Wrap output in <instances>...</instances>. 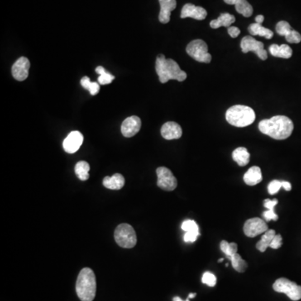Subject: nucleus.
<instances>
[{"label": "nucleus", "instance_id": "obj_29", "mask_svg": "<svg viewBox=\"0 0 301 301\" xmlns=\"http://www.w3.org/2000/svg\"><path fill=\"white\" fill-rule=\"evenodd\" d=\"M96 72L100 74L99 78H98V82H99L100 85L111 84V82H113V80L115 79V77L110 74L109 72H106V69L104 67H97L96 69Z\"/></svg>", "mask_w": 301, "mask_h": 301}, {"label": "nucleus", "instance_id": "obj_30", "mask_svg": "<svg viewBox=\"0 0 301 301\" xmlns=\"http://www.w3.org/2000/svg\"><path fill=\"white\" fill-rule=\"evenodd\" d=\"M292 30L291 26L286 21H279L276 25V32L281 36H286Z\"/></svg>", "mask_w": 301, "mask_h": 301}, {"label": "nucleus", "instance_id": "obj_10", "mask_svg": "<svg viewBox=\"0 0 301 301\" xmlns=\"http://www.w3.org/2000/svg\"><path fill=\"white\" fill-rule=\"evenodd\" d=\"M269 230L266 221L259 218L253 217L248 219L244 226V233L247 237L254 238L259 235L264 234Z\"/></svg>", "mask_w": 301, "mask_h": 301}, {"label": "nucleus", "instance_id": "obj_14", "mask_svg": "<svg viewBox=\"0 0 301 301\" xmlns=\"http://www.w3.org/2000/svg\"><path fill=\"white\" fill-rule=\"evenodd\" d=\"M207 10L203 8L196 6L193 4H187L181 11V18H193L194 20H203L207 17Z\"/></svg>", "mask_w": 301, "mask_h": 301}, {"label": "nucleus", "instance_id": "obj_6", "mask_svg": "<svg viewBox=\"0 0 301 301\" xmlns=\"http://www.w3.org/2000/svg\"><path fill=\"white\" fill-rule=\"evenodd\" d=\"M186 51L196 61L208 64L212 60V55L208 53V47L203 40H193L188 44Z\"/></svg>", "mask_w": 301, "mask_h": 301}, {"label": "nucleus", "instance_id": "obj_21", "mask_svg": "<svg viewBox=\"0 0 301 301\" xmlns=\"http://www.w3.org/2000/svg\"><path fill=\"white\" fill-rule=\"evenodd\" d=\"M235 22V17L229 13H223L219 15L217 20L210 22V27L212 29H218L220 27H230V25Z\"/></svg>", "mask_w": 301, "mask_h": 301}, {"label": "nucleus", "instance_id": "obj_11", "mask_svg": "<svg viewBox=\"0 0 301 301\" xmlns=\"http://www.w3.org/2000/svg\"><path fill=\"white\" fill-rule=\"evenodd\" d=\"M30 62L26 57H20L15 62L12 66V74L15 80L24 82L29 77Z\"/></svg>", "mask_w": 301, "mask_h": 301}, {"label": "nucleus", "instance_id": "obj_44", "mask_svg": "<svg viewBox=\"0 0 301 301\" xmlns=\"http://www.w3.org/2000/svg\"><path fill=\"white\" fill-rule=\"evenodd\" d=\"M222 261H223V259H222H222H220L219 260H218V262H219V263H221V262H222Z\"/></svg>", "mask_w": 301, "mask_h": 301}, {"label": "nucleus", "instance_id": "obj_34", "mask_svg": "<svg viewBox=\"0 0 301 301\" xmlns=\"http://www.w3.org/2000/svg\"><path fill=\"white\" fill-rule=\"evenodd\" d=\"M282 188V181L274 180L269 183L268 185V192L270 195H274L275 193H278L280 188Z\"/></svg>", "mask_w": 301, "mask_h": 301}, {"label": "nucleus", "instance_id": "obj_27", "mask_svg": "<svg viewBox=\"0 0 301 301\" xmlns=\"http://www.w3.org/2000/svg\"><path fill=\"white\" fill-rule=\"evenodd\" d=\"M230 261L232 263V266L236 271L243 273L245 272L248 268V264L245 260L242 259V257L240 256V254H235L234 256L231 257L230 259Z\"/></svg>", "mask_w": 301, "mask_h": 301}, {"label": "nucleus", "instance_id": "obj_36", "mask_svg": "<svg viewBox=\"0 0 301 301\" xmlns=\"http://www.w3.org/2000/svg\"><path fill=\"white\" fill-rule=\"evenodd\" d=\"M263 217H264L266 222H269V221H272V220L277 221V220L279 219V217H278V215L274 212V210H267V211H265L263 213Z\"/></svg>", "mask_w": 301, "mask_h": 301}, {"label": "nucleus", "instance_id": "obj_28", "mask_svg": "<svg viewBox=\"0 0 301 301\" xmlns=\"http://www.w3.org/2000/svg\"><path fill=\"white\" fill-rule=\"evenodd\" d=\"M81 85L85 89L88 90L92 96L98 94L100 91V84L97 82H92L89 77H84L81 81Z\"/></svg>", "mask_w": 301, "mask_h": 301}, {"label": "nucleus", "instance_id": "obj_18", "mask_svg": "<svg viewBox=\"0 0 301 301\" xmlns=\"http://www.w3.org/2000/svg\"><path fill=\"white\" fill-rule=\"evenodd\" d=\"M105 188L111 190H120L125 185V178L120 173H115L112 177H106L103 179Z\"/></svg>", "mask_w": 301, "mask_h": 301}, {"label": "nucleus", "instance_id": "obj_41", "mask_svg": "<svg viewBox=\"0 0 301 301\" xmlns=\"http://www.w3.org/2000/svg\"><path fill=\"white\" fill-rule=\"evenodd\" d=\"M264 17L263 15H258L256 18H255V21L258 24H260L262 25V23L264 22Z\"/></svg>", "mask_w": 301, "mask_h": 301}, {"label": "nucleus", "instance_id": "obj_15", "mask_svg": "<svg viewBox=\"0 0 301 301\" xmlns=\"http://www.w3.org/2000/svg\"><path fill=\"white\" fill-rule=\"evenodd\" d=\"M161 134L166 140H174L180 138L183 135V130L177 122L168 121L162 126Z\"/></svg>", "mask_w": 301, "mask_h": 301}, {"label": "nucleus", "instance_id": "obj_12", "mask_svg": "<svg viewBox=\"0 0 301 301\" xmlns=\"http://www.w3.org/2000/svg\"><path fill=\"white\" fill-rule=\"evenodd\" d=\"M83 141H84V136L80 131H71L67 136L66 138L64 139L63 147L67 153L73 154L79 150L83 143Z\"/></svg>", "mask_w": 301, "mask_h": 301}, {"label": "nucleus", "instance_id": "obj_22", "mask_svg": "<svg viewBox=\"0 0 301 301\" xmlns=\"http://www.w3.org/2000/svg\"><path fill=\"white\" fill-rule=\"evenodd\" d=\"M233 159L240 167H245L250 163V154L245 147H238L233 152Z\"/></svg>", "mask_w": 301, "mask_h": 301}, {"label": "nucleus", "instance_id": "obj_26", "mask_svg": "<svg viewBox=\"0 0 301 301\" xmlns=\"http://www.w3.org/2000/svg\"><path fill=\"white\" fill-rule=\"evenodd\" d=\"M220 250L230 259L238 253V245L236 243H229L226 240H222L220 243Z\"/></svg>", "mask_w": 301, "mask_h": 301}, {"label": "nucleus", "instance_id": "obj_25", "mask_svg": "<svg viewBox=\"0 0 301 301\" xmlns=\"http://www.w3.org/2000/svg\"><path fill=\"white\" fill-rule=\"evenodd\" d=\"M89 171V163L85 161H80L74 167V172L80 180L87 181L90 178Z\"/></svg>", "mask_w": 301, "mask_h": 301}, {"label": "nucleus", "instance_id": "obj_2", "mask_svg": "<svg viewBox=\"0 0 301 301\" xmlns=\"http://www.w3.org/2000/svg\"><path fill=\"white\" fill-rule=\"evenodd\" d=\"M156 71L161 83H167L170 80L184 82L187 73L181 69L179 64L172 59H166L165 55L160 54L156 59Z\"/></svg>", "mask_w": 301, "mask_h": 301}, {"label": "nucleus", "instance_id": "obj_9", "mask_svg": "<svg viewBox=\"0 0 301 301\" xmlns=\"http://www.w3.org/2000/svg\"><path fill=\"white\" fill-rule=\"evenodd\" d=\"M240 46H241L243 53L246 54L248 52H254L257 56L262 60H265L268 58L267 51L264 50V44L255 40L252 36H245L243 38L241 43H240Z\"/></svg>", "mask_w": 301, "mask_h": 301}, {"label": "nucleus", "instance_id": "obj_32", "mask_svg": "<svg viewBox=\"0 0 301 301\" xmlns=\"http://www.w3.org/2000/svg\"><path fill=\"white\" fill-rule=\"evenodd\" d=\"M182 230L185 232H192V231L199 232V227L194 220H185L182 224Z\"/></svg>", "mask_w": 301, "mask_h": 301}, {"label": "nucleus", "instance_id": "obj_39", "mask_svg": "<svg viewBox=\"0 0 301 301\" xmlns=\"http://www.w3.org/2000/svg\"><path fill=\"white\" fill-rule=\"evenodd\" d=\"M228 33L232 38H237L240 35V30L235 26H230L228 28Z\"/></svg>", "mask_w": 301, "mask_h": 301}, {"label": "nucleus", "instance_id": "obj_38", "mask_svg": "<svg viewBox=\"0 0 301 301\" xmlns=\"http://www.w3.org/2000/svg\"><path fill=\"white\" fill-rule=\"evenodd\" d=\"M278 204V200L277 199H265L264 202V207H266L268 210H274V207Z\"/></svg>", "mask_w": 301, "mask_h": 301}, {"label": "nucleus", "instance_id": "obj_23", "mask_svg": "<svg viewBox=\"0 0 301 301\" xmlns=\"http://www.w3.org/2000/svg\"><path fill=\"white\" fill-rule=\"evenodd\" d=\"M248 30L250 33V35H259L261 37L266 38L267 40H270L274 36L273 31L264 28V26H262V25L258 24V23L250 25L248 28Z\"/></svg>", "mask_w": 301, "mask_h": 301}, {"label": "nucleus", "instance_id": "obj_19", "mask_svg": "<svg viewBox=\"0 0 301 301\" xmlns=\"http://www.w3.org/2000/svg\"><path fill=\"white\" fill-rule=\"evenodd\" d=\"M262 179L263 177H262L261 169L257 166L250 168L244 176V181L249 186L257 185L259 183H261Z\"/></svg>", "mask_w": 301, "mask_h": 301}, {"label": "nucleus", "instance_id": "obj_5", "mask_svg": "<svg viewBox=\"0 0 301 301\" xmlns=\"http://www.w3.org/2000/svg\"><path fill=\"white\" fill-rule=\"evenodd\" d=\"M116 244L124 249H132L137 242L136 232L131 225L121 223L116 228L114 234Z\"/></svg>", "mask_w": 301, "mask_h": 301}, {"label": "nucleus", "instance_id": "obj_43", "mask_svg": "<svg viewBox=\"0 0 301 301\" xmlns=\"http://www.w3.org/2000/svg\"><path fill=\"white\" fill-rule=\"evenodd\" d=\"M195 296V293H193V294H189V295H188V299H193V298H194Z\"/></svg>", "mask_w": 301, "mask_h": 301}, {"label": "nucleus", "instance_id": "obj_7", "mask_svg": "<svg viewBox=\"0 0 301 301\" xmlns=\"http://www.w3.org/2000/svg\"><path fill=\"white\" fill-rule=\"evenodd\" d=\"M273 289L274 291L286 294L291 300L298 301L301 299L300 285L285 278L277 279L273 284Z\"/></svg>", "mask_w": 301, "mask_h": 301}, {"label": "nucleus", "instance_id": "obj_3", "mask_svg": "<svg viewBox=\"0 0 301 301\" xmlns=\"http://www.w3.org/2000/svg\"><path fill=\"white\" fill-rule=\"evenodd\" d=\"M77 295L82 301H93L97 293V279L92 269L84 268L77 278Z\"/></svg>", "mask_w": 301, "mask_h": 301}, {"label": "nucleus", "instance_id": "obj_33", "mask_svg": "<svg viewBox=\"0 0 301 301\" xmlns=\"http://www.w3.org/2000/svg\"><path fill=\"white\" fill-rule=\"evenodd\" d=\"M285 40L290 44H299L301 42V35L296 30H292L288 35L285 36Z\"/></svg>", "mask_w": 301, "mask_h": 301}, {"label": "nucleus", "instance_id": "obj_13", "mask_svg": "<svg viewBox=\"0 0 301 301\" xmlns=\"http://www.w3.org/2000/svg\"><path fill=\"white\" fill-rule=\"evenodd\" d=\"M141 119L138 116H132L124 120L121 125V133L125 137H132L138 133L141 129Z\"/></svg>", "mask_w": 301, "mask_h": 301}, {"label": "nucleus", "instance_id": "obj_20", "mask_svg": "<svg viewBox=\"0 0 301 301\" xmlns=\"http://www.w3.org/2000/svg\"><path fill=\"white\" fill-rule=\"evenodd\" d=\"M269 50L273 56L279 57L283 59H289L293 54L291 48L287 45H278L274 44L269 46Z\"/></svg>", "mask_w": 301, "mask_h": 301}, {"label": "nucleus", "instance_id": "obj_37", "mask_svg": "<svg viewBox=\"0 0 301 301\" xmlns=\"http://www.w3.org/2000/svg\"><path fill=\"white\" fill-rule=\"evenodd\" d=\"M282 244H283V239H282L281 235H276L272 240L271 245H270L269 248L274 249V250H278V249L281 247Z\"/></svg>", "mask_w": 301, "mask_h": 301}, {"label": "nucleus", "instance_id": "obj_17", "mask_svg": "<svg viewBox=\"0 0 301 301\" xmlns=\"http://www.w3.org/2000/svg\"><path fill=\"white\" fill-rule=\"evenodd\" d=\"M228 5H235V9L239 14L249 18L253 15V7L247 0H223Z\"/></svg>", "mask_w": 301, "mask_h": 301}, {"label": "nucleus", "instance_id": "obj_42", "mask_svg": "<svg viewBox=\"0 0 301 301\" xmlns=\"http://www.w3.org/2000/svg\"><path fill=\"white\" fill-rule=\"evenodd\" d=\"M173 301H184L183 300V299H181L180 297H178V296H176L174 297V298H173ZM185 301H189V299H186Z\"/></svg>", "mask_w": 301, "mask_h": 301}, {"label": "nucleus", "instance_id": "obj_40", "mask_svg": "<svg viewBox=\"0 0 301 301\" xmlns=\"http://www.w3.org/2000/svg\"><path fill=\"white\" fill-rule=\"evenodd\" d=\"M282 188H284V190L290 191L291 190V184L287 181H282Z\"/></svg>", "mask_w": 301, "mask_h": 301}, {"label": "nucleus", "instance_id": "obj_35", "mask_svg": "<svg viewBox=\"0 0 301 301\" xmlns=\"http://www.w3.org/2000/svg\"><path fill=\"white\" fill-rule=\"evenodd\" d=\"M200 235V233L196 232V231H192V232H186L184 235V241L186 243H194L195 242L198 236Z\"/></svg>", "mask_w": 301, "mask_h": 301}, {"label": "nucleus", "instance_id": "obj_4", "mask_svg": "<svg viewBox=\"0 0 301 301\" xmlns=\"http://www.w3.org/2000/svg\"><path fill=\"white\" fill-rule=\"evenodd\" d=\"M255 113L251 107L242 105L231 106L226 111L228 122L236 127H245L250 126L255 120Z\"/></svg>", "mask_w": 301, "mask_h": 301}, {"label": "nucleus", "instance_id": "obj_16", "mask_svg": "<svg viewBox=\"0 0 301 301\" xmlns=\"http://www.w3.org/2000/svg\"><path fill=\"white\" fill-rule=\"evenodd\" d=\"M160 14L159 21L163 24H168L170 21L171 12L177 7L176 0H159Z\"/></svg>", "mask_w": 301, "mask_h": 301}, {"label": "nucleus", "instance_id": "obj_24", "mask_svg": "<svg viewBox=\"0 0 301 301\" xmlns=\"http://www.w3.org/2000/svg\"><path fill=\"white\" fill-rule=\"evenodd\" d=\"M275 235L276 233L273 230H269L267 232L264 233V235H262L261 240L257 243V250L262 253L266 251L267 249L271 245L272 240Z\"/></svg>", "mask_w": 301, "mask_h": 301}, {"label": "nucleus", "instance_id": "obj_1", "mask_svg": "<svg viewBox=\"0 0 301 301\" xmlns=\"http://www.w3.org/2000/svg\"><path fill=\"white\" fill-rule=\"evenodd\" d=\"M259 131L275 140H284L290 136L294 124L285 116H273L270 119L262 120L259 124Z\"/></svg>", "mask_w": 301, "mask_h": 301}, {"label": "nucleus", "instance_id": "obj_31", "mask_svg": "<svg viewBox=\"0 0 301 301\" xmlns=\"http://www.w3.org/2000/svg\"><path fill=\"white\" fill-rule=\"evenodd\" d=\"M202 282L207 286L214 287L217 284V278L211 272H205L202 277Z\"/></svg>", "mask_w": 301, "mask_h": 301}, {"label": "nucleus", "instance_id": "obj_8", "mask_svg": "<svg viewBox=\"0 0 301 301\" xmlns=\"http://www.w3.org/2000/svg\"><path fill=\"white\" fill-rule=\"evenodd\" d=\"M158 186L164 191H173L178 186V180L173 173L165 167H160L157 169Z\"/></svg>", "mask_w": 301, "mask_h": 301}]
</instances>
